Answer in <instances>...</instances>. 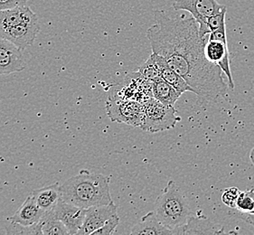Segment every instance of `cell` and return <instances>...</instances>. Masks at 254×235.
Instances as JSON below:
<instances>
[{"mask_svg":"<svg viewBox=\"0 0 254 235\" xmlns=\"http://www.w3.org/2000/svg\"><path fill=\"white\" fill-rule=\"evenodd\" d=\"M40 32L38 19L28 21L3 32L0 37L13 43L22 50L31 46Z\"/></svg>","mask_w":254,"mask_h":235,"instance_id":"9","label":"cell"},{"mask_svg":"<svg viewBox=\"0 0 254 235\" xmlns=\"http://www.w3.org/2000/svg\"><path fill=\"white\" fill-rule=\"evenodd\" d=\"M130 235H175L173 230L166 227L159 221L155 212L144 215L141 220L133 226Z\"/></svg>","mask_w":254,"mask_h":235,"instance_id":"16","label":"cell"},{"mask_svg":"<svg viewBox=\"0 0 254 235\" xmlns=\"http://www.w3.org/2000/svg\"><path fill=\"white\" fill-rule=\"evenodd\" d=\"M159 221L174 231L182 227L192 216L188 198L174 181H169L155 202V211Z\"/></svg>","mask_w":254,"mask_h":235,"instance_id":"3","label":"cell"},{"mask_svg":"<svg viewBox=\"0 0 254 235\" xmlns=\"http://www.w3.org/2000/svg\"><path fill=\"white\" fill-rule=\"evenodd\" d=\"M42 232L45 235H70L66 226L58 220L53 211L46 212L44 218L41 221Z\"/></svg>","mask_w":254,"mask_h":235,"instance_id":"19","label":"cell"},{"mask_svg":"<svg viewBox=\"0 0 254 235\" xmlns=\"http://www.w3.org/2000/svg\"><path fill=\"white\" fill-rule=\"evenodd\" d=\"M117 215V206L112 202L109 205H97L86 209L85 218L77 235H92L100 229L113 215Z\"/></svg>","mask_w":254,"mask_h":235,"instance_id":"11","label":"cell"},{"mask_svg":"<svg viewBox=\"0 0 254 235\" xmlns=\"http://www.w3.org/2000/svg\"><path fill=\"white\" fill-rule=\"evenodd\" d=\"M138 72L150 81H154L158 77H160L158 65L151 57H149L141 66L138 67Z\"/></svg>","mask_w":254,"mask_h":235,"instance_id":"22","label":"cell"},{"mask_svg":"<svg viewBox=\"0 0 254 235\" xmlns=\"http://www.w3.org/2000/svg\"><path fill=\"white\" fill-rule=\"evenodd\" d=\"M5 234L10 235H43V232L41 222L35 225L26 226L10 221L8 225H6L5 227Z\"/></svg>","mask_w":254,"mask_h":235,"instance_id":"20","label":"cell"},{"mask_svg":"<svg viewBox=\"0 0 254 235\" xmlns=\"http://www.w3.org/2000/svg\"><path fill=\"white\" fill-rule=\"evenodd\" d=\"M150 57H152L154 61H156L158 70H159L160 77L164 81L169 83L172 87L175 88L178 92H181L182 94L184 92H193L192 87L188 84V82H186V80L184 79L183 77L181 76L180 74H178V72L169 66L167 61L161 56L152 53V55Z\"/></svg>","mask_w":254,"mask_h":235,"instance_id":"15","label":"cell"},{"mask_svg":"<svg viewBox=\"0 0 254 235\" xmlns=\"http://www.w3.org/2000/svg\"><path fill=\"white\" fill-rule=\"evenodd\" d=\"M26 61L23 50L5 38L0 37V75L23 71Z\"/></svg>","mask_w":254,"mask_h":235,"instance_id":"8","label":"cell"},{"mask_svg":"<svg viewBox=\"0 0 254 235\" xmlns=\"http://www.w3.org/2000/svg\"><path fill=\"white\" fill-rule=\"evenodd\" d=\"M250 158H251V159H252L253 163L254 164V148H253V150L251 151V154H250Z\"/></svg>","mask_w":254,"mask_h":235,"instance_id":"27","label":"cell"},{"mask_svg":"<svg viewBox=\"0 0 254 235\" xmlns=\"http://www.w3.org/2000/svg\"><path fill=\"white\" fill-rule=\"evenodd\" d=\"M32 195L34 196L37 205L40 206L41 209L45 212H50L61 199L60 184L56 183L40 189L35 190L32 193Z\"/></svg>","mask_w":254,"mask_h":235,"instance_id":"17","label":"cell"},{"mask_svg":"<svg viewBox=\"0 0 254 235\" xmlns=\"http://www.w3.org/2000/svg\"><path fill=\"white\" fill-rule=\"evenodd\" d=\"M46 212L41 209L34 196L31 194L15 212L9 221L22 225H33L42 221Z\"/></svg>","mask_w":254,"mask_h":235,"instance_id":"13","label":"cell"},{"mask_svg":"<svg viewBox=\"0 0 254 235\" xmlns=\"http://www.w3.org/2000/svg\"><path fill=\"white\" fill-rule=\"evenodd\" d=\"M52 211L56 218L66 226L70 235L78 234L83 225L86 214V209L66 203L62 198Z\"/></svg>","mask_w":254,"mask_h":235,"instance_id":"10","label":"cell"},{"mask_svg":"<svg viewBox=\"0 0 254 235\" xmlns=\"http://www.w3.org/2000/svg\"><path fill=\"white\" fill-rule=\"evenodd\" d=\"M204 55L207 60L218 65L227 77L228 87L231 91H234V82L230 66V55H229L228 43L225 40L210 39L206 42L204 47Z\"/></svg>","mask_w":254,"mask_h":235,"instance_id":"7","label":"cell"},{"mask_svg":"<svg viewBox=\"0 0 254 235\" xmlns=\"http://www.w3.org/2000/svg\"><path fill=\"white\" fill-rule=\"evenodd\" d=\"M235 208L242 214L254 215V190L241 191L236 201Z\"/></svg>","mask_w":254,"mask_h":235,"instance_id":"21","label":"cell"},{"mask_svg":"<svg viewBox=\"0 0 254 235\" xmlns=\"http://www.w3.org/2000/svg\"><path fill=\"white\" fill-rule=\"evenodd\" d=\"M223 228H219L203 215L191 216L186 225L175 230V235H222Z\"/></svg>","mask_w":254,"mask_h":235,"instance_id":"14","label":"cell"},{"mask_svg":"<svg viewBox=\"0 0 254 235\" xmlns=\"http://www.w3.org/2000/svg\"><path fill=\"white\" fill-rule=\"evenodd\" d=\"M226 13H227V8H225L216 15L209 17L207 21H206V27L208 29L209 33L218 29L221 26H224V24H226L225 23Z\"/></svg>","mask_w":254,"mask_h":235,"instance_id":"24","label":"cell"},{"mask_svg":"<svg viewBox=\"0 0 254 235\" xmlns=\"http://www.w3.org/2000/svg\"><path fill=\"white\" fill-rule=\"evenodd\" d=\"M152 82L153 98L165 105L174 106L182 95L181 92H178L161 77H158Z\"/></svg>","mask_w":254,"mask_h":235,"instance_id":"18","label":"cell"},{"mask_svg":"<svg viewBox=\"0 0 254 235\" xmlns=\"http://www.w3.org/2000/svg\"><path fill=\"white\" fill-rule=\"evenodd\" d=\"M27 0H0V11L14 8L16 6L26 5Z\"/></svg>","mask_w":254,"mask_h":235,"instance_id":"26","label":"cell"},{"mask_svg":"<svg viewBox=\"0 0 254 235\" xmlns=\"http://www.w3.org/2000/svg\"><path fill=\"white\" fill-rule=\"evenodd\" d=\"M61 198L64 202L88 209L112 203L110 177L82 169L79 174L60 184Z\"/></svg>","mask_w":254,"mask_h":235,"instance_id":"2","label":"cell"},{"mask_svg":"<svg viewBox=\"0 0 254 235\" xmlns=\"http://www.w3.org/2000/svg\"><path fill=\"white\" fill-rule=\"evenodd\" d=\"M119 224H120V217L118 216V215H113L102 227L95 232H93L92 235H113Z\"/></svg>","mask_w":254,"mask_h":235,"instance_id":"23","label":"cell"},{"mask_svg":"<svg viewBox=\"0 0 254 235\" xmlns=\"http://www.w3.org/2000/svg\"><path fill=\"white\" fill-rule=\"evenodd\" d=\"M240 192L241 191L237 187H230V188L224 190V193L222 194L223 203L231 208H235L236 201L238 198Z\"/></svg>","mask_w":254,"mask_h":235,"instance_id":"25","label":"cell"},{"mask_svg":"<svg viewBox=\"0 0 254 235\" xmlns=\"http://www.w3.org/2000/svg\"><path fill=\"white\" fill-rule=\"evenodd\" d=\"M174 10L189 12L199 25V31L202 37L209 35L206 27V21L209 17L218 14L226 8L225 5H220L216 0H175Z\"/></svg>","mask_w":254,"mask_h":235,"instance_id":"6","label":"cell"},{"mask_svg":"<svg viewBox=\"0 0 254 235\" xmlns=\"http://www.w3.org/2000/svg\"><path fill=\"white\" fill-rule=\"evenodd\" d=\"M35 19H38L37 15L27 5L0 11V35L14 26Z\"/></svg>","mask_w":254,"mask_h":235,"instance_id":"12","label":"cell"},{"mask_svg":"<svg viewBox=\"0 0 254 235\" xmlns=\"http://www.w3.org/2000/svg\"><path fill=\"white\" fill-rule=\"evenodd\" d=\"M145 116L139 128L148 133H158L175 128L181 120L174 106H168L150 98L144 103Z\"/></svg>","mask_w":254,"mask_h":235,"instance_id":"4","label":"cell"},{"mask_svg":"<svg viewBox=\"0 0 254 235\" xmlns=\"http://www.w3.org/2000/svg\"><path fill=\"white\" fill-rule=\"evenodd\" d=\"M106 110L112 121L125 123L132 127H140L145 116L144 103L133 100L109 99Z\"/></svg>","mask_w":254,"mask_h":235,"instance_id":"5","label":"cell"},{"mask_svg":"<svg viewBox=\"0 0 254 235\" xmlns=\"http://www.w3.org/2000/svg\"><path fill=\"white\" fill-rule=\"evenodd\" d=\"M154 17L156 24L147 30L152 53L161 56L199 97L209 102L226 97L229 87L224 72L204 55L209 35L201 36L193 16L174 18L156 10Z\"/></svg>","mask_w":254,"mask_h":235,"instance_id":"1","label":"cell"}]
</instances>
